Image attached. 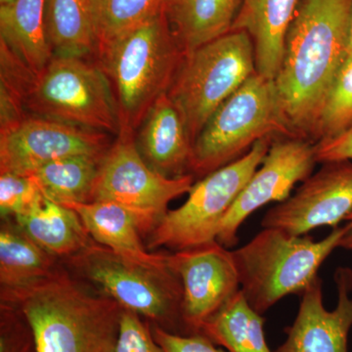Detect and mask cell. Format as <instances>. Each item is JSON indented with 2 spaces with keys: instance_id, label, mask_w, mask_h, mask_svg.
<instances>
[{
  "instance_id": "obj_1",
  "label": "cell",
  "mask_w": 352,
  "mask_h": 352,
  "mask_svg": "<svg viewBox=\"0 0 352 352\" xmlns=\"http://www.w3.org/2000/svg\"><path fill=\"white\" fill-rule=\"evenodd\" d=\"M352 0H300L285 41L275 90L292 138L315 144L324 99L346 55Z\"/></svg>"
},
{
  "instance_id": "obj_2",
  "label": "cell",
  "mask_w": 352,
  "mask_h": 352,
  "mask_svg": "<svg viewBox=\"0 0 352 352\" xmlns=\"http://www.w3.org/2000/svg\"><path fill=\"white\" fill-rule=\"evenodd\" d=\"M31 324L38 352H116L122 308L58 267L29 288L1 294Z\"/></svg>"
},
{
  "instance_id": "obj_3",
  "label": "cell",
  "mask_w": 352,
  "mask_h": 352,
  "mask_svg": "<svg viewBox=\"0 0 352 352\" xmlns=\"http://www.w3.org/2000/svg\"><path fill=\"white\" fill-rule=\"evenodd\" d=\"M184 57L164 11L99 48L95 61L110 83L120 131H138L155 101L170 90Z\"/></svg>"
},
{
  "instance_id": "obj_4",
  "label": "cell",
  "mask_w": 352,
  "mask_h": 352,
  "mask_svg": "<svg viewBox=\"0 0 352 352\" xmlns=\"http://www.w3.org/2000/svg\"><path fill=\"white\" fill-rule=\"evenodd\" d=\"M351 228L349 221L320 241L263 228L249 243L232 251L245 300L263 315L285 296L302 295L319 277L322 264L340 248Z\"/></svg>"
},
{
  "instance_id": "obj_5",
  "label": "cell",
  "mask_w": 352,
  "mask_h": 352,
  "mask_svg": "<svg viewBox=\"0 0 352 352\" xmlns=\"http://www.w3.org/2000/svg\"><path fill=\"white\" fill-rule=\"evenodd\" d=\"M27 113L118 135L117 104L107 76L94 60L54 55L24 85Z\"/></svg>"
},
{
  "instance_id": "obj_6",
  "label": "cell",
  "mask_w": 352,
  "mask_h": 352,
  "mask_svg": "<svg viewBox=\"0 0 352 352\" xmlns=\"http://www.w3.org/2000/svg\"><path fill=\"white\" fill-rule=\"evenodd\" d=\"M68 259L69 267L98 292L168 332L185 335L182 283L168 268H154L120 256L94 240Z\"/></svg>"
},
{
  "instance_id": "obj_7",
  "label": "cell",
  "mask_w": 352,
  "mask_h": 352,
  "mask_svg": "<svg viewBox=\"0 0 352 352\" xmlns=\"http://www.w3.org/2000/svg\"><path fill=\"white\" fill-rule=\"evenodd\" d=\"M292 138L274 80L256 73L208 120L193 144L190 175L201 179L245 156L264 138Z\"/></svg>"
},
{
  "instance_id": "obj_8",
  "label": "cell",
  "mask_w": 352,
  "mask_h": 352,
  "mask_svg": "<svg viewBox=\"0 0 352 352\" xmlns=\"http://www.w3.org/2000/svg\"><path fill=\"white\" fill-rule=\"evenodd\" d=\"M256 73L254 43L231 31L185 54L168 94L195 142L215 112Z\"/></svg>"
},
{
  "instance_id": "obj_9",
  "label": "cell",
  "mask_w": 352,
  "mask_h": 352,
  "mask_svg": "<svg viewBox=\"0 0 352 352\" xmlns=\"http://www.w3.org/2000/svg\"><path fill=\"white\" fill-rule=\"evenodd\" d=\"M272 139L258 140L245 156L194 183L185 203L168 210L148 236V250L178 252L217 241L224 217L263 164Z\"/></svg>"
},
{
  "instance_id": "obj_10",
  "label": "cell",
  "mask_w": 352,
  "mask_h": 352,
  "mask_svg": "<svg viewBox=\"0 0 352 352\" xmlns=\"http://www.w3.org/2000/svg\"><path fill=\"white\" fill-rule=\"evenodd\" d=\"M194 183L192 175L170 178L153 170L138 151L135 132L120 129L102 160L94 201L124 208L133 217L141 235L149 236L168 214V204L188 194Z\"/></svg>"
},
{
  "instance_id": "obj_11",
  "label": "cell",
  "mask_w": 352,
  "mask_h": 352,
  "mask_svg": "<svg viewBox=\"0 0 352 352\" xmlns=\"http://www.w3.org/2000/svg\"><path fill=\"white\" fill-rule=\"evenodd\" d=\"M111 145L105 132L27 113L0 129V173L29 175L64 157H103Z\"/></svg>"
},
{
  "instance_id": "obj_12",
  "label": "cell",
  "mask_w": 352,
  "mask_h": 352,
  "mask_svg": "<svg viewBox=\"0 0 352 352\" xmlns=\"http://www.w3.org/2000/svg\"><path fill=\"white\" fill-rule=\"evenodd\" d=\"M168 263L182 286L185 335L201 333L241 291L232 251L217 241L168 254Z\"/></svg>"
},
{
  "instance_id": "obj_13",
  "label": "cell",
  "mask_w": 352,
  "mask_h": 352,
  "mask_svg": "<svg viewBox=\"0 0 352 352\" xmlns=\"http://www.w3.org/2000/svg\"><path fill=\"white\" fill-rule=\"evenodd\" d=\"M316 164L315 144L311 141L296 138H274L263 164L224 217L217 242L226 248L237 244L238 231L245 220L259 208L289 198L296 185L312 175Z\"/></svg>"
},
{
  "instance_id": "obj_14",
  "label": "cell",
  "mask_w": 352,
  "mask_h": 352,
  "mask_svg": "<svg viewBox=\"0 0 352 352\" xmlns=\"http://www.w3.org/2000/svg\"><path fill=\"white\" fill-rule=\"evenodd\" d=\"M321 164L293 195L266 212L263 228L303 236L319 227L336 228L347 219L352 212V161Z\"/></svg>"
},
{
  "instance_id": "obj_15",
  "label": "cell",
  "mask_w": 352,
  "mask_h": 352,
  "mask_svg": "<svg viewBox=\"0 0 352 352\" xmlns=\"http://www.w3.org/2000/svg\"><path fill=\"white\" fill-rule=\"evenodd\" d=\"M338 303L335 309L324 307L320 278L300 295L295 321L285 330L286 340L274 352H349L352 328V270L335 272Z\"/></svg>"
},
{
  "instance_id": "obj_16",
  "label": "cell",
  "mask_w": 352,
  "mask_h": 352,
  "mask_svg": "<svg viewBox=\"0 0 352 352\" xmlns=\"http://www.w3.org/2000/svg\"><path fill=\"white\" fill-rule=\"evenodd\" d=\"M135 142L153 170L170 178L190 175L193 142L168 92L146 113L135 132Z\"/></svg>"
},
{
  "instance_id": "obj_17",
  "label": "cell",
  "mask_w": 352,
  "mask_h": 352,
  "mask_svg": "<svg viewBox=\"0 0 352 352\" xmlns=\"http://www.w3.org/2000/svg\"><path fill=\"white\" fill-rule=\"evenodd\" d=\"M300 0H243L231 31L251 36L256 73L274 80L284 56L285 41Z\"/></svg>"
},
{
  "instance_id": "obj_18",
  "label": "cell",
  "mask_w": 352,
  "mask_h": 352,
  "mask_svg": "<svg viewBox=\"0 0 352 352\" xmlns=\"http://www.w3.org/2000/svg\"><path fill=\"white\" fill-rule=\"evenodd\" d=\"M66 207L75 210L91 239L129 261L154 268L170 267L168 254L152 252L141 241L133 217L111 201L74 203Z\"/></svg>"
},
{
  "instance_id": "obj_19",
  "label": "cell",
  "mask_w": 352,
  "mask_h": 352,
  "mask_svg": "<svg viewBox=\"0 0 352 352\" xmlns=\"http://www.w3.org/2000/svg\"><path fill=\"white\" fill-rule=\"evenodd\" d=\"M46 3L47 0H14L0 6V41L34 74L54 56L46 28Z\"/></svg>"
},
{
  "instance_id": "obj_20",
  "label": "cell",
  "mask_w": 352,
  "mask_h": 352,
  "mask_svg": "<svg viewBox=\"0 0 352 352\" xmlns=\"http://www.w3.org/2000/svg\"><path fill=\"white\" fill-rule=\"evenodd\" d=\"M243 0H166V18L185 54L231 32Z\"/></svg>"
},
{
  "instance_id": "obj_21",
  "label": "cell",
  "mask_w": 352,
  "mask_h": 352,
  "mask_svg": "<svg viewBox=\"0 0 352 352\" xmlns=\"http://www.w3.org/2000/svg\"><path fill=\"white\" fill-rule=\"evenodd\" d=\"M0 229L1 293L19 291L51 276L59 266L56 258L34 242L10 219Z\"/></svg>"
},
{
  "instance_id": "obj_22",
  "label": "cell",
  "mask_w": 352,
  "mask_h": 352,
  "mask_svg": "<svg viewBox=\"0 0 352 352\" xmlns=\"http://www.w3.org/2000/svg\"><path fill=\"white\" fill-rule=\"evenodd\" d=\"M13 220L55 258H71L92 241L75 210L46 198L31 212Z\"/></svg>"
},
{
  "instance_id": "obj_23",
  "label": "cell",
  "mask_w": 352,
  "mask_h": 352,
  "mask_svg": "<svg viewBox=\"0 0 352 352\" xmlns=\"http://www.w3.org/2000/svg\"><path fill=\"white\" fill-rule=\"evenodd\" d=\"M46 28L53 54L96 59L95 0H47Z\"/></svg>"
},
{
  "instance_id": "obj_24",
  "label": "cell",
  "mask_w": 352,
  "mask_h": 352,
  "mask_svg": "<svg viewBox=\"0 0 352 352\" xmlns=\"http://www.w3.org/2000/svg\"><path fill=\"white\" fill-rule=\"evenodd\" d=\"M103 157H64L32 171V180L48 200L69 205L94 201L95 183Z\"/></svg>"
},
{
  "instance_id": "obj_25",
  "label": "cell",
  "mask_w": 352,
  "mask_h": 352,
  "mask_svg": "<svg viewBox=\"0 0 352 352\" xmlns=\"http://www.w3.org/2000/svg\"><path fill=\"white\" fill-rule=\"evenodd\" d=\"M264 323L263 315L248 303L240 291L201 333L228 352H272L266 342Z\"/></svg>"
},
{
  "instance_id": "obj_26",
  "label": "cell",
  "mask_w": 352,
  "mask_h": 352,
  "mask_svg": "<svg viewBox=\"0 0 352 352\" xmlns=\"http://www.w3.org/2000/svg\"><path fill=\"white\" fill-rule=\"evenodd\" d=\"M166 0H95L97 52L113 39L164 12Z\"/></svg>"
},
{
  "instance_id": "obj_27",
  "label": "cell",
  "mask_w": 352,
  "mask_h": 352,
  "mask_svg": "<svg viewBox=\"0 0 352 352\" xmlns=\"http://www.w3.org/2000/svg\"><path fill=\"white\" fill-rule=\"evenodd\" d=\"M352 126V54H346L322 105L315 144L342 135Z\"/></svg>"
},
{
  "instance_id": "obj_28",
  "label": "cell",
  "mask_w": 352,
  "mask_h": 352,
  "mask_svg": "<svg viewBox=\"0 0 352 352\" xmlns=\"http://www.w3.org/2000/svg\"><path fill=\"white\" fill-rule=\"evenodd\" d=\"M45 197L31 176L0 173V214L1 219H17L31 212Z\"/></svg>"
},
{
  "instance_id": "obj_29",
  "label": "cell",
  "mask_w": 352,
  "mask_h": 352,
  "mask_svg": "<svg viewBox=\"0 0 352 352\" xmlns=\"http://www.w3.org/2000/svg\"><path fill=\"white\" fill-rule=\"evenodd\" d=\"M0 352H38L31 324L11 303L0 307Z\"/></svg>"
},
{
  "instance_id": "obj_30",
  "label": "cell",
  "mask_w": 352,
  "mask_h": 352,
  "mask_svg": "<svg viewBox=\"0 0 352 352\" xmlns=\"http://www.w3.org/2000/svg\"><path fill=\"white\" fill-rule=\"evenodd\" d=\"M116 352H164L153 336L149 321L122 308Z\"/></svg>"
},
{
  "instance_id": "obj_31",
  "label": "cell",
  "mask_w": 352,
  "mask_h": 352,
  "mask_svg": "<svg viewBox=\"0 0 352 352\" xmlns=\"http://www.w3.org/2000/svg\"><path fill=\"white\" fill-rule=\"evenodd\" d=\"M151 326L153 336L164 352H228L220 349L203 333L180 335Z\"/></svg>"
},
{
  "instance_id": "obj_32",
  "label": "cell",
  "mask_w": 352,
  "mask_h": 352,
  "mask_svg": "<svg viewBox=\"0 0 352 352\" xmlns=\"http://www.w3.org/2000/svg\"><path fill=\"white\" fill-rule=\"evenodd\" d=\"M317 163L352 161V126L349 131L331 140L315 144Z\"/></svg>"
},
{
  "instance_id": "obj_33",
  "label": "cell",
  "mask_w": 352,
  "mask_h": 352,
  "mask_svg": "<svg viewBox=\"0 0 352 352\" xmlns=\"http://www.w3.org/2000/svg\"><path fill=\"white\" fill-rule=\"evenodd\" d=\"M340 248L352 251V228L344 235L342 241H340Z\"/></svg>"
},
{
  "instance_id": "obj_34",
  "label": "cell",
  "mask_w": 352,
  "mask_h": 352,
  "mask_svg": "<svg viewBox=\"0 0 352 352\" xmlns=\"http://www.w3.org/2000/svg\"><path fill=\"white\" fill-rule=\"evenodd\" d=\"M346 54H352V10L351 19H349V30H347Z\"/></svg>"
},
{
  "instance_id": "obj_35",
  "label": "cell",
  "mask_w": 352,
  "mask_h": 352,
  "mask_svg": "<svg viewBox=\"0 0 352 352\" xmlns=\"http://www.w3.org/2000/svg\"><path fill=\"white\" fill-rule=\"evenodd\" d=\"M13 1L14 0H0V6H6Z\"/></svg>"
},
{
  "instance_id": "obj_36",
  "label": "cell",
  "mask_w": 352,
  "mask_h": 352,
  "mask_svg": "<svg viewBox=\"0 0 352 352\" xmlns=\"http://www.w3.org/2000/svg\"><path fill=\"white\" fill-rule=\"evenodd\" d=\"M346 220H349V221L352 222V212L351 214L349 215V217H347Z\"/></svg>"
}]
</instances>
